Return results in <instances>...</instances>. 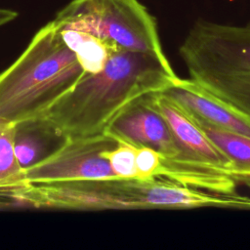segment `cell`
Here are the masks:
<instances>
[{
  "mask_svg": "<svg viewBox=\"0 0 250 250\" xmlns=\"http://www.w3.org/2000/svg\"><path fill=\"white\" fill-rule=\"evenodd\" d=\"M112 50L164 54L155 19L138 0H72L53 21Z\"/></svg>",
  "mask_w": 250,
  "mask_h": 250,
  "instance_id": "cell-4",
  "label": "cell"
},
{
  "mask_svg": "<svg viewBox=\"0 0 250 250\" xmlns=\"http://www.w3.org/2000/svg\"><path fill=\"white\" fill-rule=\"evenodd\" d=\"M136 146L120 142L113 148L106 152L111 168L117 177L138 178L136 166Z\"/></svg>",
  "mask_w": 250,
  "mask_h": 250,
  "instance_id": "cell-14",
  "label": "cell"
},
{
  "mask_svg": "<svg viewBox=\"0 0 250 250\" xmlns=\"http://www.w3.org/2000/svg\"><path fill=\"white\" fill-rule=\"evenodd\" d=\"M85 74L76 53L52 21L0 72V119L16 124L41 116Z\"/></svg>",
  "mask_w": 250,
  "mask_h": 250,
  "instance_id": "cell-2",
  "label": "cell"
},
{
  "mask_svg": "<svg viewBox=\"0 0 250 250\" xmlns=\"http://www.w3.org/2000/svg\"><path fill=\"white\" fill-rule=\"evenodd\" d=\"M153 106L166 119L180 154L175 159L232 177L237 184L231 161L211 142L201 128L176 102L162 92L149 93Z\"/></svg>",
  "mask_w": 250,
  "mask_h": 250,
  "instance_id": "cell-7",
  "label": "cell"
},
{
  "mask_svg": "<svg viewBox=\"0 0 250 250\" xmlns=\"http://www.w3.org/2000/svg\"><path fill=\"white\" fill-rule=\"evenodd\" d=\"M17 16L18 13L15 11L0 8V26L12 21L17 18Z\"/></svg>",
  "mask_w": 250,
  "mask_h": 250,
  "instance_id": "cell-16",
  "label": "cell"
},
{
  "mask_svg": "<svg viewBox=\"0 0 250 250\" xmlns=\"http://www.w3.org/2000/svg\"><path fill=\"white\" fill-rule=\"evenodd\" d=\"M118 144L119 141L105 133L68 137L50 155L23 169L24 183L27 185L117 177L106 152Z\"/></svg>",
  "mask_w": 250,
  "mask_h": 250,
  "instance_id": "cell-6",
  "label": "cell"
},
{
  "mask_svg": "<svg viewBox=\"0 0 250 250\" xmlns=\"http://www.w3.org/2000/svg\"><path fill=\"white\" fill-rule=\"evenodd\" d=\"M188 114L211 125L250 137V120L213 97L190 78L177 77L161 91Z\"/></svg>",
  "mask_w": 250,
  "mask_h": 250,
  "instance_id": "cell-9",
  "label": "cell"
},
{
  "mask_svg": "<svg viewBox=\"0 0 250 250\" xmlns=\"http://www.w3.org/2000/svg\"><path fill=\"white\" fill-rule=\"evenodd\" d=\"M15 124L0 119V195L25 185L14 149Z\"/></svg>",
  "mask_w": 250,
  "mask_h": 250,
  "instance_id": "cell-12",
  "label": "cell"
},
{
  "mask_svg": "<svg viewBox=\"0 0 250 250\" xmlns=\"http://www.w3.org/2000/svg\"><path fill=\"white\" fill-rule=\"evenodd\" d=\"M177 77L164 54L114 51L102 70L85 74L39 117L65 138L104 134L128 104L165 90Z\"/></svg>",
  "mask_w": 250,
  "mask_h": 250,
  "instance_id": "cell-1",
  "label": "cell"
},
{
  "mask_svg": "<svg viewBox=\"0 0 250 250\" xmlns=\"http://www.w3.org/2000/svg\"><path fill=\"white\" fill-rule=\"evenodd\" d=\"M179 55L191 80L250 120V22L196 21Z\"/></svg>",
  "mask_w": 250,
  "mask_h": 250,
  "instance_id": "cell-3",
  "label": "cell"
},
{
  "mask_svg": "<svg viewBox=\"0 0 250 250\" xmlns=\"http://www.w3.org/2000/svg\"><path fill=\"white\" fill-rule=\"evenodd\" d=\"M65 139L42 117L16 123L14 149L20 166L25 169L38 163L59 148Z\"/></svg>",
  "mask_w": 250,
  "mask_h": 250,
  "instance_id": "cell-10",
  "label": "cell"
},
{
  "mask_svg": "<svg viewBox=\"0 0 250 250\" xmlns=\"http://www.w3.org/2000/svg\"><path fill=\"white\" fill-rule=\"evenodd\" d=\"M59 28L62 30L67 44L76 53L87 73H96L102 70L110 54L115 51L88 34L75 30Z\"/></svg>",
  "mask_w": 250,
  "mask_h": 250,
  "instance_id": "cell-13",
  "label": "cell"
},
{
  "mask_svg": "<svg viewBox=\"0 0 250 250\" xmlns=\"http://www.w3.org/2000/svg\"><path fill=\"white\" fill-rule=\"evenodd\" d=\"M149 179L112 177L27 184L7 193L6 197L18 205L29 208L150 209Z\"/></svg>",
  "mask_w": 250,
  "mask_h": 250,
  "instance_id": "cell-5",
  "label": "cell"
},
{
  "mask_svg": "<svg viewBox=\"0 0 250 250\" xmlns=\"http://www.w3.org/2000/svg\"><path fill=\"white\" fill-rule=\"evenodd\" d=\"M104 133L120 142L152 148L167 158H176L180 154L166 119L153 106L148 94L123 107Z\"/></svg>",
  "mask_w": 250,
  "mask_h": 250,
  "instance_id": "cell-8",
  "label": "cell"
},
{
  "mask_svg": "<svg viewBox=\"0 0 250 250\" xmlns=\"http://www.w3.org/2000/svg\"><path fill=\"white\" fill-rule=\"evenodd\" d=\"M161 154L152 148L138 146L136 153V166L139 179H149L158 177Z\"/></svg>",
  "mask_w": 250,
  "mask_h": 250,
  "instance_id": "cell-15",
  "label": "cell"
},
{
  "mask_svg": "<svg viewBox=\"0 0 250 250\" xmlns=\"http://www.w3.org/2000/svg\"><path fill=\"white\" fill-rule=\"evenodd\" d=\"M188 115L231 161L239 184L250 187V137L211 125L193 115Z\"/></svg>",
  "mask_w": 250,
  "mask_h": 250,
  "instance_id": "cell-11",
  "label": "cell"
}]
</instances>
